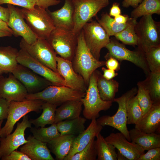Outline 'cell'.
<instances>
[{"mask_svg": "<svg viewBox=\"0 0 160 160\" xmlns=\"http://www.w3.org/2000/svg\"><path fill=\"white\" fill-rule=\"evenodd\" d=\"M77 39L72 66L75 72L83 77L88 87L92 73L98 68L105 65V61L96 59L92 54L85 43L82 30L77 35Z\"/></svg>", "mask_w": 160, "mask_h": 160, "instance_id": "cell-1", "label": "cell"}, {"mask_svg": "<svg viewBox=\"0 0 160 160\" xmlns=\"http://www.w3.org/2000/svg\"><path fill=\"white\" fill-rule=\"evenodd\" d=\"M137 89L134 87L128 90L121 96L114 98L113 102H116L118 108L116 113L112 116L105 115L96 120L97 123L103 127H112L119 130L127 140L131 141L127 127V107L129 100L137 94Z\"/></svg>", "mask_w": 160, "mask_h": 160, "instance_id": "cell-2", "label": "cell"}, {"mask_svg": "<svg viewBox=\"0 0 160 160\" xmlns=\"http://www.w3.org/2000/svg\"><path fill=\"white\" fill-rule=\"evenodd\" d=\"M141 17L135 28L138 38V48L145 53L160 45V23L155 21L151 15Z\"/></svg>", "mask_w": 160, "mask_h": 160, "instance_id": "cell-3", "label": "cell"}, {"mask_svg": "<svg viewBox=\"0 0 160 160\" xmlns=\"http://www.w3.org/2000/svg\"><path fill=\"white\" fill-rule=\"evenodd\" d=\"M96 70L91 76L85 96L80 99L84 106L83 115L89 120L97 118L100 112L108 110L112 105V102L104 100L100 96L97 87Z\"/></svg>", "mask_w": 160, "mask_h": 160, "instance_id": "cell-4", "label": "cell"}, {"mask_svg": "<svg viewBox=\"0 0 160 160\" xmlns=\"http://www.w3.org/2000/svg\"><path fill=\"white\" fill-rule=\"evenodd\" d=\"M86 92L73 89L64 86L52 85L40 92L28 94L27 100H42L54 103L57 106L69 100H80L84 97Z\"/></svg>", "mask_w": 160, "mask_h": 160, "instance_id": "cell-5", "label": "cell"}, {"mask_svg": "<svg viewBox=\"0 0 160 160\" xmlns=\"http://www.w3.org/2000/svg\"><path fill=\"white\" fill-rule=\"evenodd\" d=\"M21 10L27 24L37 38L47 39L55 28L46 9L36 5L32 9Z\"/></svg>", "mask_w": 160, "mask_h": 160, "instance_id": "cell-6", "label": "cell"}, {"mask_svg": "<svg viewBox=\"0 0 160 160\" xmlns=\"http://www.w3.org/2000/svg\"><path fill=\"white\" fill-rule=\"evenodd\" d=\"M74 7V26L73 32L76 35L83 26L109 4V0H72Z\"/></svg>", "mask_w": 160, "mask_h": 160, "instance_id": "cell-7", "label": "cell"}, {"mask_svg": "<svg viewBox=\"0 0 160 160\" xmlns=\"http://www.w3.org/2000/svg\"><path fill=\"white\" fill-rule=\"evenodd\" d=\"M47 40L57 54L72 61L77 44V36L72 31L55 28Z\"/></svg>", "mask_w": 160, "mask_h": 160, "instance_id": "cell-8", "label": "cell"}, {"mask_svg": "<svg viewBox=\"0 0 160 160\" xmlns=\"http://www.w3.org/2000/svg\"><path fill=\"white\" fill-rule=\"evenodd\" d=\"M44 102L40 100L10 102L7 121L4 126L1 128L0 137H4L11 134L15 124L28 113L39 111Z\"/></svg>", "mask_w": 160, "mask_h": 160, "instance_id": "cell-9", "label": "cell"}, {"mask_svg": "<svg viewBox=\"0 0 160 160\" xmlns=\"http://www.w3.org/2000/svg\"><path fill=\"white\" fill-rule=\"evenodd\" d=\"M105 48L108 50L105 56L106 60L112 57L118 60L128 61L143 70L146 76L150 73L145 53L138 48L135 51H131L127 49L124 44L114 39H110Z\"/></svg>", "mask_w": 160, "mask_h": 160, "instance_id": "cell-10", "label": "cell"}, {"mask_svg": "<svg viewBox=\"0 0 160 160\" xmlns=\"http://www.w3.org/2000/svg\"><path fill=\"white\" fill-rule=\"evenodd\" d=\"M19 45L20 49L26 51L33 58L58 73L56 60L57 54L46 39L37 38L34 43L29 44L22 38Z\"/></svg>", "mask_w": 160, "mask_h": 160, "instance_id": "cell-11", "label": "cell"}, {"mask_svg": "<svg viewBox=\"0 0 160 160\" xmlns=\"http://www.w3.org/2000/svg\"><path fill=\"white\" fill-rule=\"evenodd\" d=\"M82 30L87 47L93 57L99 60L100 51L109 42L110 36L95 20H91L87 23Z\"/></svg>", "mask_w": 160, "mask_h": 160, "instance_id": "cell-12", "label": "cell"}, {"mask_svg": "<svg viewBox=\"0 0 160 160\" xmlns=\"http://www.w3.org/2000/svg\"><path fill=\"white\" fill-rule=\"evenodd\" d=\"M17 60L18 63L30 69L49 81L52 85L67 86L64 79L59 73L35 60L25 50L20 49L19 50Z\"/></svg>", "mask_w": 160, "mask_h": 160, "instance_id": "cell-13", "label": "cell"}, {"mask_svg": "<svg viewBox=\"0 0 160 160\" xmlns=\"http://www.w3.org/2000/svg\"><path fill=\"white\" fill-rule=\"evenodd\" d=\"M31 124L28 116L25 115L21 122L17 123L13 133L0 137V159L8 155L28 142L25 138V132L26 129L31 127Z\"/></svg>", "mask_w": 160, "mask_h": 160, "instance_id": "cell-14", "label": "cell"}, {"mask_svg": "<svg viewBox=\"0 0 160 160\" xmlns=\"http://www.w3.org/2000/svg\"><path fill=\"white\" fill-rule=\"evenodd\" d=\"M12 73L25 87L28 94L38 93L52 85L30 69L19 63Z\"/></svg>", "mask_w": 160, "mask_h": 160, "instance_id": "cell-15", "label": "cell"}, {"mask_svg": "<svg viewBox=\"0 0 160 160\" xmlns=\"http://www.w3.org/2000/svg\"><path fill=\"white\" fill-rule=\"evenodd\" d=\"M7 7L9 12L7 24L13 31V35L15 37H22L28 44L34 43L37 38L25 21L21 9L10 4H7Z\"/></svg>", "mask_w": 160, "mask_h": 160, "instance_id": "cell-16", "label": "cell"}, {"mask_svg": "<svg viewBox=\"0 0 160 160\" xmlns=\"http://www.w3.org/2000/svg\"><path fill=\"white\" fill-rule=\"evenodd\" d=\"M28 93L23 85L13 75L0 76V97L9 102L22 101L26 100Z\"/></svg>", "mask_w": 160, "mask_h": 160, "instance_id": "cell-17", "label": "cell"}, {"mask_svg": "<svg viewBox=\"0 0 160 160\" xmlns=\"http://www.w3.org/2000/svg\"><path fill=\"white\" fill-rule=\"evenodd\" d=\"M105 139L108 143L113 145L128 160H137L144 153L145 151L140 146L128 141L121 132L111 133Z\"/></svg>", "mask_w": 160, "mask_h": 160, "instance_id": "cell-18", "label": "cell"}, {"mask_svg": "<svg viewBox=\"0 0 160 160\" xmlns=\"http://www.w3.org/2000/svg\"><path fill=\"white\" fill-rule=\"evenodd\" d=\"M56 60L58 73L64 79L67 86L86 92L87 88L84 81L74 71L72 62L59 56H57Z\"/></svg>", "mask_w": 160, "mask_h": 160, "instance_id": "cell-19", "label": "cell"}, {"mask_svg": "<svg viewBox=\"0 0 160 160\" xmlns=\"http://www.w3.org/2000/svg\"><path fill=\"white\" fill-rule=\"evenodd\" d=\"M47 11L51 18L55 28L72 31L74 26V7L72 0H65L60 9L51 12Z\"/></svg>", "mask_w": 160, "mask_h": 160, "instance_id": "cell-20", "label": "cell"}, {"mask_svg": "<svg viewBox=\"0 0 160 160\" xmlns=\"http://www.w3.org/2000/svg\"><path fill=\"white\" fill-rule=\"evenodd\" d=\"M91 120L87 128L76 136L69 153L63 160H70L73 155L84 148L93 138L100 133L103 127L97 123L96 118Z\"/></svg>", "mask_w": 160, "mask_h": 160, "instance_id": "cell-21", "label": "cell"}, {"mask_svg": "<svg viewBox=\"0 0 160 160\" xmlns=\"http://www.w3.org/2000/svg\"><path fill=\"white\" fill-rule=\"evenodd\" d=\"M28 142L20 148V151L23 153L32 160H54L47 143L39 140L33 136L29 135Z\"/></svg>", "mask_w": 160, "mask_h": 160, "instance_id": "cell-22", "label": "cell"}, {"mask_svg": "<svg viewBox=\"0 0 160 160\" xmlns=\"http://www.w3.org/2000/svg\"><path fill=\"white\" fill-rule=\"evenodd\" d=\"M135 125V128L141 132L159 134L160 103L153 104L149 111Z\"/></svg>", "mask_w": 160, "mask_h": 160, "instance_id": "cell-23", "label": "cell"}, {"mask_svg": "<svg viewBox=\"0 0 160 160\" xmlns=\"http://www.w3.org/2000/svg\"><path fill=\"white\" fill-rule=\"evenodd\" d=\"M76 136L72 135H60L51 140L47 146L50 152L57 160H63L69 153Z\"/></svg>", "mask_w": 160, "mask_h": 160, "instance_id": "cell-24", "label": "cell"}, {"mask_svg": "<svg viewBox=\"0 0 160 160\" xmlns=\"http://www.w3.org/2000/svg\"><path fill=\"white\" fill-rule=\"evenodd\" d=\"M82 105L80 100H69L63 103L56 110L54 123L79 117Z\"/></svg>", "mask_w": 160, "mask_h": 160, "instance_id": "cell-25", "label": "cell"}, {"mask_svg": "<svg viewBox=\"0 0 160 160\" xmlns=\"http://www.w3.org/2000/svg\"><path fill=\"white\" fill-rule=\"evenodd\" d=\"M129 132L131 141L140 146L145 151L160 147L159 134L146 133L135 128Z\"/></svg>", "mask_w": 160, "mask_h": 160, "instance_id": "cell-26", "label": "cell"}, {"mask_svg": "<svg viewBox=\"0 0 160 160\" xmlns=\"http://www.w3.org/2000/svg\"><path fill=\"white\" fill-rule=\"evenodd\" d=\"M19 51L10 46L0 47V76L4 74L12 73L18 63Z\"/></svg>", "mask_w": 160, "mask_h": 160, "instance_id": "cell-27", "label": "cell"}, {"mask_svg": "<svg viewBox=\"0 0 160 160\" xmlns=\"http://www.w3.org/2000/svg\"><path fill=\"white\" fill-rule=\"evenodd\" d=\"M96 71L97 87L100 97L104 100L113 102L116 94L119 90V83L113 79H105L100 71L97 70Z\"/></svg>", "mask_w": 160, "mask_h": 160, "instance_id": "cell-28", "label": "cell"}, {"mask_svg": "<svg viewBox=\"0 0 160 160\" xmlns=\"http://www.w3.org/2000/svg\"><path fill=\"white\" fill-rule=\"evenodd\" d=\"M86 121V118L80 116L74 119L59 122L56 125L60 135H72L76 136L85 130Z\"/></svg>", "mask_w": 160, "mask_h": 160, "instance_id": "cell-29", "label": "cell"}, {"mask_svg": "<svg viewBox=\"0 0 160 160\" xmlns=\"http://www.w3.org/2000/svg\"><path fill=\"white\" fill-rule=\"evenodd\" d=\"M95 146L96 150L97 160H117L116 148L108 143L105 138L99 133L96 137Z\"/></svg>", "mask_w": 160, "mask_h": 160, "instance_id": "cell-30", "label": "cell"}, {"mask_svg": "<svg viewBox=\"0 0 160 160\" xmlns=\"http://www.w3.org/2000/svg\"><path fill=\"white\" fill-rule=\"evenodd\" d=\"M57 106L56 104L45 102L42 106L41 114L36 119L29 120L31 123L37 128L54 123L55 111Z\"/></svg>", "mask_w": 160, "mask_h": 160, "instance_id": "cell-31", "label": "cell"}, {"mask_svg": "<svg viewBox=\"0 0 160 160\" xmlns=\"http://www.w3.org/2000/svg\"><path fill=\"white\" fill-rule=\"evenodd\" d=\"M132 18V17L129 18L126 23H119L107 12H103L100 18L97 20V22L110 37L114 36L126 28L130 24Z\"/></svg>", "mask_w": 160, "mask_h": 160, "instance_id": "cell-32", "label": "cell"}, {"mask_svg": "<svg viewBox=\"0 0 160 160\" xmlns=\"http://www.w3.org/2000/svg\"><path fill=\"white\" fill-rule=\"evenodd\" d=\"M160 14V0H143L131 12V17L137 19L145 15Z\"/></svg>", "mask_w": 160, "mask_h": 160, "instance_id": "cell-33", "label": "cell"}, {"mask_svg": "<svg viewBox=\"0 0 160 160\" xmlns=\"http://www.w3.org/2000/svg\"><path fill=\"white\" fill-rule=\"evenodd\" d=\"M143 82L153 104L160 103V73L150 72Z\"/></svg>", "mask_w": 160, "mask_h": 160, "instance_id": "cell-34", "label": "cell"}, {"mask_svg": "<svg viewBox=\"0 0 160 160\" xmlns=\"http://www.w3.org/2000/svg\"><path fill=\"white\" fill-rule=\"evenodd\" d=\"M30 130L35 138L47 143L60 135L55 123L47 127H44L38 129L31 127Z\"/></svg>", "mask_w": 160, "mask_h": 160, "instance_id": "cell-35", "label": "cell"}, {"mask_svg": "<svg viewBox=\"0 0 160 160\" xmlns=\"http://www.w3.org/2000/svg\"><path fill=\"white\" fill-rule=\"evenodd\" d=\"M137 22V19L132 18L130 24L126 28L115 35L116 39L124 44L134 47L137 46L138 38L135 28Z\"/></svg>", "mask_w": 160, "mask_h": 160, "instance_id": "cell-36", "label": "cell"}, {"mask_svg": "<svg viewBox=\"0 0 160 160\" xmlns=\"http://www.w3.org/2000/svg\"><path fill=\"white\" fill-rule=\"evenodd\" d=\"M143 115L136 95L129 100L127 107V124H136L141 119Z\"/></svg>", "mask_w": 160, "mask_h": 160, "instance_id": "cell-37", "label": "cell"}, {"mask_svg": "<svg viewBox=\"0 0 160 160\" xmlns=\"http://www.w3.org/2000/svg\"><path fill=\"white\" fill-rule=\"evenodd\" d=\"M145 55L150 72L160 73V45L151 48Z\"/></svg>", "mask_w": 160, "mask_h": 160, "instance_id": "cell-38", "label": "cell"}, {"mask_svg": "<svg viewBox=\"0 0 160 160\" xmlns=\"http://www.w3.org/2000/svg\"><path fill=\"white\" fill-rule=\"evenodd\" d=\"M137 86L138 89L136 96L143 115L149 111L153 103L143 81L138 82Z\"/></svg>", "mask_w": 160, "mask_h": 160, "instance_id": "cell-39", "label": "cell"}, {"mask_svg": "<svg viewBox=\"0 0 160 160\" xmlns=\"http://www.w3.org/2000/svg\"><path fill=\"white\" fill-rule=\"evenodd\" d=\"M95 137L83 150L73 155L70 160H95L97 153L95 146Z\"/></svg>", "mask_w": 160, "mask_h": 160, "instance_id": "cell-40", "label": "cell"}, {"mask_svg": "<svg viewBox=\"0 0 160 160\" xmlns=\"http://www.w3.org/2000/svg\"><path fill=\"white\" fill-rule=\"evenodd\" d=\"M3 4L17 5L28 9H33L36 5L33 0H0V5Z\"/></svg>", "mask_w": 160, "mask_h": 160, "instance_id": "cell-41", "label": "cell"}, {"mask_svg": "<svg viewBox=\"0 0 160 160\" xmlns=\"http://www.w3.org/2000/svg\"><path fill=\"white\" fill-rule=\"evenodd\" d=\"M142 154L137 160H160V147L152 148Z\"/></svg>", "mask_w": 160, "mask_h": 160, "instance_id": "cell-42", "label": "cell"}, {"mask_svg": "<svg viewBox=\"0 0 160 160\" xmlns=\"http://www.w3.org/2000/svg\"><path fill=\"white\" fill-rule=\"evenodd\" d=\"M1 160H32L27 155L16 150L12 151L8 155L1 159Z\"/></svg>", "mask_w": 160, "mask_h": 160, "instance_id": "cell-43", "label": "cell"}, {"mask_svg": "<svg viewBox=\"0 0 160 160\" xmlns=\"http://www.w3.org/2000/svg\"><path fill=\"white\" fill-rule=\"evenodd\" d=\"M10 102L0 97V121L7 119Z\"/></svg>", "mask_w": 160, "mask_h": 160, "instance_id": "cell-44", "label": "cell"}, {"mask_svg": "<svg viewBox=\"0 0 160 160\" xmlns=\"http://www.w3.org/2000/svg\"><path fill=\"white\" fill-rule=\"evenodd\" d=\"M36 3V5L43 9H46L49 7L59 4L60 0H33Z\"/></svg>", "mask_w": 160, "mask_h": 160, "instance_id": "cell-45", "label": "cell"}, {"mask_svg": "<svg viewBox=\"0 0 160 160\" xmlns=\"http://www.w3.org/2000/svg\"><path fill=\"white\" fill-rule=\"evenodd\" d=\"M106 60L105 65L108 69L115 71H118L120 69V64L118 60L110 57Z\"/></svg>", "mask_w": 160, "mask_h": 160, "instance_id": "cell-46", "label": "cell"}, {"mask_svg": "<svg viewBox=\"0 0 160 160\" xmlns=\"http://www.w3.org/2000/svg\"><path fill=\"white\" fill-rule=\"evenodd\" d=\"M101 69L103 72V77L107 80L113 79L118 75L114 70L107 69L104 67H103Z\"/></svg>", "mask_w": 160, "mask_h": 160, "instance_id": "cell-47", "label": "cell"}, {"mask_svg": "<svg viewBox=\"0 0 160 160\" xmlns=\"http://www.w3.org/2000/svg\"><path fill=\"white\" fill-rule=\"evenodd\" d=\"M143 1V0H123L122 2V6L125 8H128L131 6L135 8Z\"/></svg>", "mask_w": 160, "mask_h": 160, "instance_id": "cell-48", "label": "cell"}, {"mask_svg": "<svg viewBox=\"0 0 160 160\" xmlns=\"http://www.w3.org/2000/svg\"><path fill=\"white\" fill-rule=\"evenodd\" d=\"M9 17V9L0 6V19L7 23Z\"/></svg>", "mask_w": 160, "mask_h": 160, "instance_id": "cell-49", "label": "cell"}, {"mask_svg": "<svg viewBox=\"0 0 160 160\" xmlns=\"http://www.w3.org/2000/svg\"><path fill=\"white\" fill-rule=\"evenodd\" d=\"M121 10L119 7V4L117 2H114L112 4L109 12V15L111 16L115 17L120 15Z\"/></svg>", "mask_w": 160, "mask_h": 160, "instance_id": "cell-50", "label": "cell"}, {"mask_svg": "<svg viewBox=\"0 0 160 160\" xmlns=\"http://www.w3.org/2000/svg\"><path fill=\"white\" fill-rule=\"evenodd\" d=\"M129 17L127 15H119L114 17L115 21L119 23L125 24L128 21Z\"/></svg>", "mask_w": 160, "mask_h": 160, "instance_id": "cell-51", "label": "cell"}, {"mask_svg": "<svg viewBox=\"0 0 160 160\" xmlns=\"http://www.w3.org/2000/svg\"><path fill=\"white\" fill-rule=\"evenodd\" d=\"M0 30L10 33L13 35V31L8 26L7 23L1 19H0Z\"/></svg>", "mask_w": 160, "mask_h": 160, "instance_id": "cell-52", "label": "cell"}, {"mask_svg": "<svg viewBox=\"0 0 160 160\" xmlns=\"http://www.w3.org/2000/svg\"><path fill=\"white\" fill-rule=\"evenodd\" d=\"M12 34L9 32L0 30V38L11 36Z\"/></svg>", "mask_w": 160, "mask_h": 160, "instance_id": "cell-53", "label": "cell"}, {"mask_svg": "<svg viewBox=\"0 0 160 160\" xmlns=\"http://www.w3.org/2000/svg\"><path fill=\"white\" fill-rule=\"evenodd\" d=\"M117 160H128V159L122 155L118 150L117 153Z\"/></svg>", "mask_w": 160, "mask_h": 160, "instance_id": "cell-54", "label": "cell"}, {"mask_svg": "<svg viewBox=\"0 0 160 160\" xmlns=\"http://www.w3.org/2000/svg\"><path fill=\"white\" fill-rule=\"evenodd\" d=\"M3 120H1L0 121V132L1 129V126L2 124V123L3 122Z\"/></svg>", "mask_w": 160, "mask_h": 160, "instance_id": "cell-55", "label": "cell"}]
</instances>
